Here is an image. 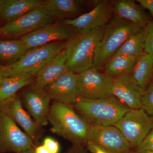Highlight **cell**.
Returning <instances> with one entry per match:
<instances>
[{"label": "cell", "instance_id": "6da1fadb", "mask_svg": "<svg viewBox=\"0 0 153 153\" xmlns=\"http://www.w3.org/2000/svg\"><path fill=\"white\" fill-rule=\"evenodd\" d=\"M48 120L53 133L68 140L75 146H86L91 126L76 112L72 105L53 101Z\"/></svg>", "mask_w": 153, "mask_h": 153}, {"label": "cell", "instance_id": "7a4b0ae2", "mask_svg": "<svg viewBox=\"0 0 153 153\" xmlns=\"http://www.w3.org/2000/svg\"><path fill=\"white\" fill-rule=\"evenodd\" d=\"M105 27L77 33L66 41L64 50L68 71L78 74L93 67L96 49Z\"/></svg>", "mask_w": 153, "mask_h": 153}, {"label": "cell", "instance_id": "3957f363", "mask_svg": "<svg viewBox=\"0 0 153 153\" xmlns=\"http://www.w3.org/2000/svg\"><path fill=\"white\" fill-rule=\"evenodd\" d=\"M72 106L91 126H114L130 109L113 96L98 99L78 98Z\"/></svg>", "mask_w": 153, "mask_h": 153}, {"label": "cell", "instance_id": "277c9868", "mask_svg": "<svg viewBox=\"0 0 153 153\" xmlns=\"http://www.w3.org/2000/svg\"><path fill=\"white\" fill-rule=\"evenodd\" d=\"M131 22L114 16L104 28L94 54L93 67L101 69L129 38L142 30Z\"/></svg>", "mask_w": 153, "mask_h": 153}, {"label": "cell", "instance_id": "5b68a950", "mask_svg": "<svg viewBox=\"0 0 153 153\" xmlns=\"http://www.w3.org/2000/svg\"><path fill=\"white\" fill-rule=\"evenodd\" d=\"M65 43L53 42L29 49L17 62L7 66V76L16 75L36 76L41 68L64 49Z\"/></svg>", "mask_w": 153, "mask_h": 153}, {"label": "cell", "instance_id": "8992f818", "mask_svg": "<svg viewBox=\"0 0 153 153\" xmlns=\"http://www.w3.org/2000/svg\"><path fill=\"white\" fill-rule=\"evenodd\" d=\"M114 126L121 132L131 149H136L153 128V117L142 108L130 109Z\"/></svg>", "mask_w": 153, "mask_h": 153}, {"label": "cell", "instance_id": "52a82bcc", "mask_svg": "<svg viewBox=\"0 0 153 153\" xmlns=\"http://www.w3.org/2000/svg\"><path fill=\"white\" fill-rule=\"evenodd\" d=\"M113 78L94 67L77 74L79 98L98 99L112 96Z\"/></svg>", "mask_w": 153, "mask_h": 153}, {"label": "cell", "instance_id": "ba28073f", "mask_svg": "<svg viewBox=\"0 0 153 153\" xmlns=\"http://www.w3.org/2000/svg\"><path fill=\"white\" fill-rule=\"evenodd\" d=\"M55 23V19L44 7L30 11L0 27V37H22Z\"/></svg>", "mask_w": 153, "mask_h": 153}, {"label": "cell", "instance_id": "9c48e42d", "mask_svg": "<svg viewBox=\"0 0 153 153\" xmlns=\"http://www.w3.org/2000/svg\"><path fill=\"white\" fill-rule=\"evenodd\" d=\"M34 146L33 140L7 115L0 111V153H22Z\"/></svg>", "mask_w": 153, "mask_h": 153}, {"label": "cell", "instance_id": "30bf717a", "mask_svg": "<svg viewBox=\"0 0 153 153\" xmlns=\"http://www.w3.org/2000/svg\"><path fill=\"white\" fill-rule=\"evenodd\" d=\"M87 144L108 153H129L131 148L121 132L114 126H91Z\"/></svg>", "mask_w": 153, "mask_h": 153}, {"label": "cell", "instance_id": "8fae6325", "mask_svg": "<svg viewBox=\"0 0 153 153\" xmlns=\"http://www.w3.org/2000/svg\"><path fill=\"white\" fill-rule=\"evenodd\" d=\"M114 16L111 1L102 0L97 2L95 7L88 13L75 19L60 21L80 33L105 26Z\"/></svg>", "mask_w": 153, "mask_h": 153}, {"label": "cell", "instance_id": "7c38bea8", "mask_svg": "<svg viewBox=\"0 0 153 153\" xmlns=\"http://www.w3.org/2000/svg\"><path fill=\"white\" fill-rule=\"evenodd\" d=\"M78 33L71 26L60 21L22 36L20 39L30 49L53 42L67 41Z\"/></svg>", "mask_w": 153, "mask_h": 153}, {"label": "cell", "instance_id": "4fadbf2b", "mask_svg": "<svg viewBox=\"0 0 153 153\" xmlns=\"http://www.w3.org/2000/svg\"><path fill=\"white\" fill-rule=\"evenodd\" d=\"M0 111L4 113L24 129L34 142L41 138V128L36 123L23 106L21 97L17 94L0 102Z\"/></svg>", "mask_w": 153, "mask_h": 153}, {"label": "cell", "instance_id": "5bb4252c", "mask_svg": "<svg viewBox=\"0 0 153 153\" xmlns=\"http://www.w3.org/2000/svg\"><path fill=\"white\" fill-rule=\"evenodd\" d=\"M21 98L23 106L36 123L41 127L47 125L51 99L45 91L31 84Z\"/></svg>", "mask_w": 153, "mask_h": 153}, {"label": "cell", "instance_id": "9a60e30c", "mask_svg": "<svg viewBox=\"0 0 153 153\" xmlns=\"http://www.w3.org/2000/svg\"><path fill=\"white\" fill-rule=\"evenodd\" d=\"M44 89L53 101L73 105L79 98L77 74L68 71Z\"/></svg>", "mask_w": 153, "mask_h": 153}, {"label": "cell", "instance_id": "2e32d148", "mask_svg": "<svg viewBox=\"0 0 153 153\" xmlns=\"http://www.w3.org/2000/svg\"><path fill=\"white\" fill-rule=\"evenodd\" d=\"M111 95L129 109L142 107V94L132 80L129 72L114 78Z\"/></svg>", "mask_w": 153, "mask_h": 153}, {"label": "cell", "instance_id": "e0dca14e", "mask_svg": "<svg viewBox=\"0 0 153 153\" xmlns=\"http://www.w3.org/2000/svg\"><path fill=\"white\" fill-rule=\"evenodd\" d=\"M68 71L66 54L63 49L38 71L32 84L44 89Z\"/></svg>", "mask_w": 153, "mask_h": 153}, {"label": "cell", "instance_id": "ac0fdd59", "mask_svg": "<svg viewBox=\"0 0 153 153\" xmlns=\"http://www.w3.org/2000/svg\"><path fill=\"white\" fill-rule=\"evenodd\" d=\"M114 16L133 23L144 29L151 20L150 17L139 4L132 0L111 1Z\"/></svg>", "mask_w": 153, "mask_h": 153}, {"label": "cell", "instance_id": "d6986e66", "mask_svg": "<svg viewBox=\"0 0 153 153\" xmlns=\"http://www.w3.org/2000/svg\"><path fill=\"white\" fill-rule=\"evenodd\" d=\"M45 3L42 0H0V19L8 23L32 10L44 7Z\"/></svg>", "mask_w": 153, "mask_h": 153}, {"label": "cell", "instance_id": "ffe728a7", "mask_svg": "<svg viewBox=\"0 0 153 153\" xmlns=\"http://www.w3.org/2000/svg\"><path fill=\"white\" fill-rule=\"evenodd\" d=\"M44 8L54 19L60 21L78 15L82 12L83 1L46 0Z\"/></svg>", "mask_w": 153, "mask_h": 153}, {"label": "cell", "instance_id": "44dd1931", "mask_svg": "<svg viewBox=\"0 0 153 153\" xmlns=\"http://www.w3.org/2000/svg\"><path fill=\"white\" fill-rule=\"evenodd\" d=\"M153 67V56L144 53L138 58L130 75L142 94L150 81Z\"/></svg>", "mask_w": 153, "mask_h": 153}, {"label": "cell", "instance_id": "7402d4cb", "mask_svg": "<svg viewBox=\"0 0 153 153\" xmlns=\"http://www.w3.org/2000/svg\"><path fill=\"white\" fill-rule=\"evenodd\" d=\"M35 76L16 75L3 77L0 85V102L4 101L16 95L22 88L33 84Z\"/></svg>", "mask_w": 153, "mask_h": 153}, {"label": "cell", "instance_id": "603a6c76", "mask_svg": "<svg viewBox=\"0 0 153 153\" xmlns=\"http://www.w3.org/2000/svg\"><path fill=\"white\" fill-rule=\"evenodd\" d=\"M139 57L125 55H114L105 65L104 72L115 78L131 71Z\"/></svg>", "mask_w": 153, "mask_h": 153}, {"label": "cell", "instance_id": "cb8c5ba5", "mask_svg": "<svg viewBox=\"0 0 153 153\" xmlns=\"http://www.w3.org/2000/svg\"><path fill=\"white\" fill-rule=\"evenodd\" d=\"M29 50L20 38L0 40V59L9 63V65L17 62Z\"/></svg>", "mask_w": 153, "mask_h": 153}, {"label": "cell", "instance_id": "d4e9b609", "mask_svg": "<svg viewBox=\"0 0 153 153\" xmlns=\"http://www.w3.org/2000/svg\"><path fill=\"white\" fill-rule=\"evenodd\" d=\"M144 41L145 31L143 29L129 38L120 47L114 55H125L140 57L144 53Z\"/></svg>", "mask_w": 153, "mask_h": 153}, {"label": "cell", "instance_id": "484cf974", "mask_svg": "<svg viewBox=\"0 0 153 153\" xmlns=\"http://www.w3.org/2000/svg\"><path fill=\"white\" fill-rule=\"evenodd\" d=\"M142 108L153 117V80H151L142 96Z\"/></svg>", "mask_w": 153, "mask_h": 153}, {"label": "cell", "instance_id": "4316f807", "mask_svg": "<svg viewBox=\"0 0 153 153\" xmlns=\"http://www.w3.org/2000/svg\"><path fill=\"white\" fill-rule=\"evenodd\" d=\"M145 31L144 53L153 56V19H151L144 28Z\"/></svg>", "mask_w": 153, "mask_h": 153}, {"label": "cell", "instance_id": "83f0119b", "mask_svg": "<svg viewBox=\"0 0 153 153\" xmlns=\"http://www.w3.org/2000/svg\"><path fill=\"white\" fill-rule=\"evenodd\" d=\"M134 151L137 153L153 152V128L141 143L135 149Z\"/></svg>", "mask_w": 153, "mask_h": 153}, {"label": "cell", "instance_id": "f1b7e54d", "mask_svg": "<svg viewBox=\"0 0 153 153\" xmlns=\"http://www.w3.org/2000/svg\"><path fill=\"white\" fill-rule=\"evenodd\" d=\"M43 144L46 146L53 153H59L60 147L59 143L51 137L44 138Z\"/></svg>", "mask_w": 153, "mask_h": 153}, {"label": "cell", "instance_id": "f546056e", "mask_svg": "<svg viewBox=\"0 0 153 153\" xmlns=\"http://www.w3.org/2000/svg\"><path fill=\"white\" fill-rule=\"evenodd\" d=\"M145 9L149 11L153 17V0H137L136 1Z\"/></svg>", "mask_w": 153, "mask_h": 153}, {"label": "cell", "instance_id": "4dcf8cb0", "mask_svg": "<svg viewBox=\"0 0 153 153\" xmlns=\"http://www.w3.org/2000/svg\"><path fill=\"white\" fill-rule=\"evenodd\" d=\"M86 146H87V149L92 153H108L101 148L94 145L87 144L86 145Z\"/></svg>", "mask_w": 153, "mask_h": 153}, {"label": "cell", "instance_id": "1f68e13d", "mask_svg": "<svg viewBox=\"0 0 153 153\" xmlns=\"http://www.w3.org/2000/svg\"><path fill=\"white\" fill-rule=\"evenodd\" d=\"M8 67L7 66H4L0 64V76L7 77L8 76Z\"/></svg>", "mask_w": 153, "mask_h": 153}, {"label": "cell", "instance_id": "d6a6232c", "mask_svg": "<svg viewBox=\"0 0 153 153\" xmlns=\"http://www.w3.org/2000/svg\"><path fill=\"white\" fill-rule=\"evenodd\" d=\"M83 148L73 146V147L67 153H85Z\"/></svg>", "mask_w": 153, "mask_h": 153}, {"label": "cell", "instance_id": "836d02e7", "mask_svg": "<svg viewBox=\"0 0 153 153\" xmlns=\"http://www.w3.org/2000/svg\"><path fill=\"white\" fill-rule=\"evenodd\" d=\"M151 80H153V67L152 70V74H151L150 81Z\"/></svg>", "mask_w": 153, "mask_h": 153}, {"label": "cell", "instance_id": "e575fe53", "mask_svg": "<svg viewBox=\"0 0 153 153\" xmlns=\"http://www.w3.org/2000/svg\"><path fill=\"white\" fill-rule=\"evenodd\" d=\"M3 78V77H1V76H0V85H1V82H2V80Z\"/></svg>", "mask_w": 153, "mask_h": 153}, {"label": "cell", "instance_id": "d590c367", "mask_svg": "<svg viewBox=\"0 0 153 153\" xmlns=\"http://www.w3.org/2000/svg\"><path fill=\"white\" fill-rule=\"evenodd\" d=\"M143 153H153V152H146Z\"/></svg>", "mask_w": 153, "mask_h": 153}, {"label": "cell", "instance_id": "8d00e7d4", "mask_svg": "<svg viewBox=\"0 0 153 153\" xmlns=\"http://www.w3.org/2000/svg\"><path fill=\"white\" fill-rule=\"evenodd\" d=\"M129 153H137L136 152H135L134 151H132L131 152H130Z\"/></svg>", "mask_w": 153, "mask_h": 153}]
</instances>
